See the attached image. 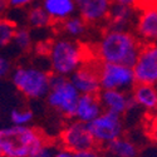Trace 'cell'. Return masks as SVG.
Listing matches in <instances>:
<instances>
[{
    "label": "cell",
    "mask_w": 157,
    "mask_h": 157,
    "mask_svg": "<svg viewBox=\"0 0 157 157\" xmlns=\"http://www.w3.org/2000/svg\"><path fill=\"white\" fill-rule=\"evenodd\" d=\"M142 43L132 30L104 28L93 45V59L97 63L124 64L133 67Z\"/></svg>",
    "instance_id": "obj_1"
},
{
    "label": "cell",
    "mask_w": 157,
    "mask_h": 157,
    "mask_svg": "<svg viewBox=\"0 0 157 157\" xmlns=\"http://www.w3.org/2000/svg\"><path fill=\"white\" fill-rule=\"evenodd\" d=\"M45 56L52 74L69 78L87 63V58L90 54L82 43L60 35L45 43Z\"/></svg>",
    "instance_id": "obj_2"
},
{
    "label": "cell",
    "mask_w": 157,
    "mask_h": 157,
    "mask_svg": "<svg viewBox=\"0 0 157 157\" xmlns=\"http://www.w3.org/2000/svg\"><path fill=\"white\" fill-rule=\"evenodd\" d=\"M45 140L47 137L40 131L32 126L0 127L2 157H29Z\"/></svg>",
    "instance_id": "obj_3"
},
{
    "label": "cell",
    "mask_w": 157,
    "mask_h": 157,
    "mask_svg": "<svg viewBox=\"0 0 157 157\" xmlns=\"http://www.w3.org/2000/svg\"><path fill=\"white\" fill-rule=\"evenodd\" d=\"M11 82L18 92L28 99H42L47 97L50 88V71L38 65H18L13 69Z\"/></svg>",
    "instance_id": "obj_4"
},
{
    "label": "cell",
    "mask_w": 157,
    "mask_h": 157,
    "mask_svg": "<svg viewBox=\"0 0 157 157\" xmlns=\"http://www.w3.org/2000/svg\"><path fill=\"white\" fill-rule=\"evenodd\" d=\"M79 96V92L68 77L52 74L50 88L45 97L48 106L52 109L57 111L64 118L74 120L75 107Z\"/></svg>",
    "instance_id": "obj_5"
},
{
    "label": "cell",
    "mask_w": 157,
    "mask_h": 157,
    "mask_svg": "<svg viewBox=\"0 0 157 157\" xmlns=\"http://www.w3.org/2000/svg\"><path fill=\"white\" fill-rule=\"evenodd\" d=\"M97 147H106L108 143L123 136L124 123L122 116L104 111L96 120L87 124Z\"/></svg>",
    "instance_id": "obj_6"
},
{
    "label": "cell",
    "mask_w": 157,
    "mask_h": 157,
    "mask_svg": "<svg viewBox=\"0 0 157 157\" xmlns=\"http://www.w3.org/2000/svg\"><path fill=\"white\" fill-rule=\"evenodd\" d=\"M98 73L102 89L131 92L137 84L132 67L124 64L98 63Z\"/></svg>",
    "instance_id": "obj_7"
},
{
    "label": "cell",
    "mask_w": 157,
    "mask_h": 157,
    "mask_svg": "<svg viewBox=\"0 0 157 157\" xmlns=\"http://www.w3.org/2000/svg\"><path fill=\"white\" fill-rule=\"evenodd\" d=\"M58 143L62 148H65L73 153L97 148L87 124L77 120H69L67 124H64L59 133Z\"/></svg>",
    "instance_id": "obj_8"
},
{
    "label": "cell",
    "mask_w": 157,
    "mask_h": 157,
    "mask_svg": "<svg viewBox=\"0 0 157 157\" xmlns=\"http://www.w3.org/2000/svg\"><path fill=\"white\" fill-rule=\"evenodd\" d=\"M132 69L137 84L157 87V44H142Z\"/></svg>",
    "instance_id": "obj_9"
},
{
    "label": "cell",
    "mask_w": 157,
    "mask_h": 157,
    "mask_svg": "<svg viewBox=\"0 0 157 157\" xmlns=\"http://www.w3.org/2000/svg\"><path fill=\"white\" fill-rule=\"evenodd\" d=\"M69 79L79 94H99L102 90L98 63L87 62L69 77Z\"/></svg>",
    "instance_id": "obj_10"
},
{
    "label": "cell",
    "mask_w": 157,
    "mask_h": 157,
    "mask_svg": "<svg viewBox=\"0 0 157 157\" xmlns=\"http://www.w3.org/2000/svg\"><path fill=\"white\" fill-rule=\"evenodd\" d=\"M132 32L142 44H157V8L155 5L138 10Z\"/></svg>",
    "instance_id": "obj_11"
},
{
    "label": "cell",
    "mask_w": 157,
    "mask_h": 157,
    "mask_svg": "<svg viewBox=\"0 0 157 157\" xmlns=\"http://www.w3.org/2000/svg\"><path fill=\"white\" fill-rule=\"evenodd\" d=\"M77 14L89 25L106 24L112 8L111 0H74Z\"/></svg>",
    "instance_id": "obj_12"
},
{
    "label": "cell",
    "mask_w": 157,
    "mask_h": 157,
    "mask_svg": "<svg viewBox=\"0 0 157 157\" xmlns=\"http://www.w3.org/2000/svg\"><path fill=\"white\" fill-rule=\"evenodd\" d=\"M104 111L112 112L118 116H124L137 108L131 92L117 89H102L98 94Z\"/></svg>",
    "instance_id": "obj_13"
},
{
    "label": "cell",
    "mask_w": 157,
    "mask_h": 157,
    "mask_svg": "<svg viewBox=\"0 0 157 157\" xmlns=\"http://www.w3.org/2000/svg\"><path fill=\"white\" fill-rule=\"evenodd\" d=\"M138 15V9L113 4L106 23V28L116 30H132Z\"/></svg>",
    "instance_id": "obj_14"
},
{
    "label": "cell",
    "mask_w": 157,
    "mask_h": 157,
    "mask_svg": "<svg viewBox=\"0 0 157 157\" xmlns=\"http://www.w3.org/2000/svg\"><path fill=\"white\" fill-rule=\"evenodd\" d=\"M104 112L98 94H81L78 99L74 120L88 124Z\"/></svg>",
    "instance_id": "obj_15"
},
{
    "label": "cell",
    "mask_w": 157,
    "mask_h": 157,
    "mask_svg": "<svg viewBox=\"0 0 157 157\" xmlns=\"http://www.w3.org/2000/svg\"><path fill=\"white\" fill-rule=\"evenodd\" d=\"M39 4L45 10L54 25H58L77 14L74 0H39Z\"/></svg>",
    "instance_id": "obj_16"
},
{
    "label": "cell",
    "mask_w": 157,
    "mask_h": 157,
    "mask_svg": "<svg viewBox=\"0 0 157 157\" xmlns=\"http://www.w3.org/2000/svg\"><path fill=\"white\" fill-rule=\"evenodd\" d=\"M103 157H138V145L131 138L122 136L103 147Z\"/></svg>",
    "instance_id": "obj_17"
},
{
    "label": "cell",
    "mask_w": 157,
    "mask_h": 157,
    "mask_svg": "<svg viewBox=\"0 0 157 157\" xmlns=\"http://www.w3.org/2000/svg\"><path fill=\"white\" fill-rule=\"evenodd\" d=\"M137 108L152 112L157 107V87L150 84H136L131 90Z\"/></svg>",
    "instance_id": "obj_18"
},
{
    "label": "cell",
    "mask_w": 157,
    "mask_h": 157,
    "mask_svg": "<svg viewBox=\"0 0 157 157\" xmlns=\"http://www.w3.org/2000/svg\"><path fill=\"white\" fill-rule=\"evenodd\" d=\"M56 27L58 28L59 33L63 36L78 40V39H81L82 36H84L87 34L89 24L83 18H81L78 14H75V15L68 18L67 20H64L63 23L56 25Z\"/></svg>",
    "instance_id": "obj_19"
},
{
    "label": "cell",
    "mask_w": 157,
    "mask_h": 157,
    "mask_svg": "<svg viewBox=\"0 0 157 157\" xmlns=\"http://www.w3.org/2000/svg\"><path fill=\"white\" fill-rule=\"evenodd\" d=\"M25 23L29 29H45L53 25L40 4H34L25 11Z\"/></svg>",
    "instance_id": "obj_20"
},
{
    "label": "cell",
    "mask_w": 157,
    "mask_h": 157,
    "mask_svg": "<svg viewBox=\"0 0 157 157\" xmlns=\"http://www.w3.org/2000/svg\"><path fill=\"white\" fill-rule=\"evenodd\" d=\"M18 25L9 18H0V50L13 44Z\"/></svg>",
    "instance_id": "obj_21"
},
{
    "label": "cell",
    "mask_w": 157,
    "mask_h": 157,
    "mask_svg": "<svg viewBox=\"0 0 157 157\" xmlns=\"http://www.w3.org/2000/svg\"><path fill=\"white\" fill-rule=\"evenodd\" d=\"M33 35H32V30L25 25V27H18L17 32H15V36L13 44L14 48L21 53L25 52H29L33 48Z\"/></svg>",
    "instance_id": "obj_22"
},
{
    "label": "cell",
    "mask_w": 157,
    "mask_h": 157,
    "mask_svg": "<svg viewBox=\"0 0 157 157\" xmlns=\"http://www.w3.org/2000/svg\"><path fill=\"white\" fill-rule=\"evenodd\" d=\"M34 118V113L28 108H14L10 111L9 120L14 126H30Z\"/></svg>",
    "instance_id": "obj_23"
},
{
    "label": "cell",
    "mask_w": 157,
    "mask_h": 157,
    "mask_svg": "<svg viewBox=\"0 0 157 157\" xmlns=\"http://www.w3.org/2000/svg\"><path fill=\"white\" fill-rule=\"evenodd\" d=\"M59 148H60V145L58 142L47 138L32 152L29 157H54V155L58 152Z\"/></svg>",
    "instance_id": "obj_24"
},
{
    "label": "cell",
    "mask_w": 157,
    "mask_h": 157,
    "mask_svg": "<svg viewBox=\"0 0 157 157\" xmlns=\"http://www.w3.org/2000/svg\"><path fill=\"white\" fill-rule=\"evenodd\" d=\"M13 69L14 68H13L11 60L8 57L0 54V79H3V78H5L9 74H11Z\"/></svg>",
    "instance_id": "obj_25"
},
{
    "label": "cell",
    "mask_w": 157,
    "mask_h": 157,
    "mask_svg": "<svg viewBox=\"0 0 157 157\" xmlns=\"http://www.w3.org/2000/svg\"><path fill=\"white\" fill-rule=\"evenodd\" d=\"M39 0H8V5L9 9H28L30 6H33L34 4H36Z\"/></svg>",
    "instance_id": "obj_26"
},
{
    "label": "cell",
    "mask_w": 157,
    "mask_h": 157,
    "mask_svg": "<svg viewBox=\"0 0 157 157\" xmlns=\"http://www.w3.org/2000/svg\"><path fill=\"white\" fill-rule=\"evenodd\" d=\"M147 135L151 138V141L157 146V116L152 117L150 123L147 124Z\"/></svg>",
    "instance_id": "obj_27"
},
{
    "label": "cell",
    "mask_w": 157,
    "mask_h": 157,
    "mask_svg": "<svg viewBox=\"0 0 157 157\" xmlns=\"http://www.w3.org/2000/svg\"><path fill=\"white\" fill-rule=\"evenodd\" d=\"M112 4H118V5H124V6H131V8H136L141 9L143 0H111Z\"/></svg>",
    "instance_id": "obj_28"
},
{
    "label": "cell",
    "mask_w": 157,
    "mask_h": 157,
    "mask_svg": "<svg viewBox=\"0 0 157 157\" xmlns=\"http://www.w3.org/2000/svg\"><path fill=\"white\" fill-rule=\"evenodd\" d=\"M73 157H103V155L99 150L93 148V150H88V151L77 152L73 155Z\"/></svg>",
    "instance_id": "obj_29"
},
{
    "label": "cell",
    "mask_w": 157,
    "mask_h": 157,
    "mask_svg": "<svg viewBox=\"0 0 157 157\" xmlns=\"http://www.w3.org/2000/svg\"><path fill=\"white\" fill-rule=\"evenodd\" d=\"M73 152H71V151H68V150H65V148H59L58 150V152L54 155V157H73Z\"/></svg>",
    "instance_id": "obj_30"
},
{
    "label": "cell",
    "mask_w": 157,
    "mask_h": 157,
    "mask_svg": "<svg viewBox=\"0 0 157 157\" xmlns=\"http://www.w3.org/2000/svg\"><path fill=\"white\" fill-rule=\"evenodd\" d=\"M153 2H155V0H143V4H142V8H141V9L146 8V6H151V5H153ZM141 9H140V10H141Z\"/></svg>",
    "instance_id": "obj_31"
},
{
    "label": "cell",
    "mask_w": 157,
    "mask_h": 157,
    "mask_svg": "<svg viewBox=\"0 0 157 157\" xmlns=\"http://www.w3.org/2000/svg\"><path fill=\"white\" fill-rule=\"evenodd\" d=\"M153 5H155V6L157 8V0H155V2H153Z\"/></svg>",
    "instance_id": "obj_32"
},
{
    "label": "cell",
    "mask_w": 157,
    "mask_h": 157,
    "mask_svg": "<svg viewBox=\"0 0 157 157\" xmlns=\"http://www.w3.org/2000/svg\"><path fill=\"white\" fill-rule=\"evenodd\" d=\"M0 3H8V0H0Z\"/></svg>",
    "instance_id": "obj_33"
},
{
    "label": "cell",
    "mask_w": 157,
    "mask_h": 157,
    "mask_svg": "<svg viewBox=\"0 0 157 157\" xmlns=\"http://www.w3.org/2000/svg\"><path fill=\"white\" fill-rule=\"evenodd\" d=\"M151 157H157V155H153V156H151Z\"/></svg>",
    "instance_id": "obj_34"
},
{
    "label": "cell",
    "mask_w": 157,
    "mask_h": 157,
    "mask_svg": "<svg viewBox=\"0 0 157 157\" xmlns=\"http://www.w3.org/2000/svg\"><path fill=\"white\" fill-rule=\"evenodd\" d=\"M0 157H2V152H0Z\"/></svg>",
    "instance_id": "obj_35"
},
{
    "label": "cell",
    "mask_w": 157,
    "mask_h": 157,
    "mask_svg": "<svg viewBox=\"0 0 157 157\" xmlns=\"http://www.w3.org/2000/svg\"><path fill=\"white\" fill-rule=\"evenodd\" d=\"M156 112H157V107H156Z\"/></svg>",
    "instance_id": "obj_36"
}]
</instances>
